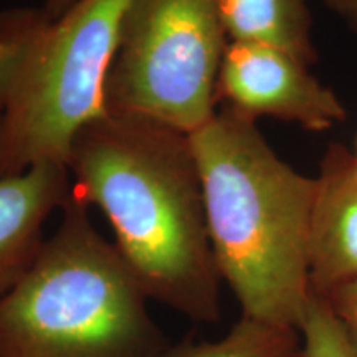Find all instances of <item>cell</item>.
<instances>
[{
	"instance_id": "cell-8",
	"label": "cell",
	"mask_w": 357,
	"mask_h": 357,
	"mask_svg": "<svg viewBox=\"0 0 357 357\" xmlns=\"http://www.w3.org/2000/svg\"><path fill=\"white\" fill-rule=\"evenodd\" d=\"M71 195L63 164H35L0 178V298L26 275L42 250L43 223Z\"/></svg>"
},
{
	"instance_id": "cell-12",
	"label": "cell",
	"mask_w": 357,
	"mask_h": 357,
	"mask_svg": "<svg viewBox=\"0 0 357 357\" xmlns=\"http://www.w3.org/2000/svg\"><path fill=\"white\" fill-rule=\"evenodd\" d=\"M336 316L352 357H357V276L323 296Z\"/></svg>"
},
{
	"instance_id": "cell-16",
	"label": "cell",
	"mask_w": 357,
	"mask_h": 357,
	"mask_svg": "<svg viewBox=\"0 0 357 357\" xmlns=\"http://www.w3.org/2000/svg\"><path fill=\"white\" fill-rule=\"evenodd\" d=\"M354 158H356V160H357V142H356V153H354Z\"/></svg>"
},
{
	"instance_id": "cell-7",
	"label": "cell",
	"mask_w": 357,
	"mask_h": 357,
	"mask_svg": "<svg viewBox=\"0 0 357 357\" xmlns=\"http://www.w3.org/2000/svg\"><path fill=\"white\" fill-rule=\"evenodd\" d=\"M307 273L311 293L328 296L357 276V160L346 147L328 149L314 178Z\"/></svg>"
},
{
	"instance_id": "cell-5",
	"label": "cell",
	"mask_w": 357,
	"mask_h": 357,
	"mask_svg": "<svg viewBox=\"0 0 357 357\" xmlns=\"http://www.w3.org/2000/svg\"><path fill=\"white\" fill-rule=\"evenodd\" d=\"M229 38L218 0H131L105 83V113L190 134L215 116Z\"/></svg>"
},
{
	"instance_id": "cell-6",
	"label": "cell",
	"mask_w": 357,
	"mask_h": 357,
	"mask_svg": "<svg viewBox=\"0 0 357 357\" xmlns=\"http://www.w3.org/2000/svg\"><path fill=\"white\" fill-rule=\"evenodd\" d=\"M305 61L278 48L229 42L217 82V102L250 121L276 118L307 131H328L346 119L331 88Z\"/></svg>"
},
{
	"instance_id": "cell-17",
	"label": "cell",
	"mask_w": 357,
	"mask_h": 357,
	"mask_svg": "<svg viewBox=\"0 0 357 357\" xmlns=\"http://www.w3.org/2000/svg\"><path fill=\"white\" fill-rule=\"evenodd\" d=\"M0 121H2V106H0Z\"/></svg>"
},
{
	"instance_id": "cell-10",
	"label": "cell",
	"mask_w": 357,
	"mask_h": 357,
	"mask_svg": "<svg viewBox=\"0 0 357 357\" xmlns=\"http://www.w3.org/2000/svg\"><path fill=\"white\" fill-rule=\"evenodd\" d=\"M298 329L242 316L230 333L215 342L169 346L159 357H300Z\"/></svg>"
},
{
	"instance_id": "cell-11",
	"label": "cell",
	"mask_w": 357,
	"mask_h": 357,
	"mask_svg": "<svg viewBox=\"0 0 357 357\" xmlns=\"http://www.w3.org/2000/svg\"><path fill=\"white\" fill-rule=\"evenodd\" d=\"M298 331L303 334L300 357H352L331 306L319 294L310 293Z\"/></svg>"
},
{
	"instance_id": "cell-1",
	"label": "cell",
	"mask_w": 357,
	"mask_h": 357,
	"mask_svg": "<svg viewBox=\"0 0 357 357\" xmlns=\"http://www.w3.org/2000/svg\"><path fill=\"white\" fill-rule=\"evenodd\" d=\"M66 167L71 195L105 213L147 298L192 321H218L222 278L189 134L105 113L73 137Z\"/></svg>"
},
{
	"instance_id": "cell-3",
	"label": "cell",
	"mask_w": 357,
	"mask_h": 357,
	"mask_svg": "<svg viewBox=\"0 0 357 357\" xmlns=\"http://www.w3.org/2000/svg\"><path fill=\"white\" fill-rule=\"evenodd\" d=\"M26 275L0 298V357H159L171 346L114 243L70 195Z\"/></svg>"
},
{
	"instance_id": "cell-15",
	"label": "cell",
	"mask_w": 357,
	"mask_h": 357,
	"mask_svg": "<svg viewBox=\"0 0 357 357\" xmlns=\"http://www.w3.org/2000/svg\"><path fill=\"white\" fill-rule=\"evenodd\" d=\"M10 45L3 37H0V79H2L3 73H6V68L8 65V60H10Z\"/></svg>"
},
{
	"instance_id": "cell-13",
	"label": "cell",
	"mask_w": 357,
	"mask_h": 357,
	"mask_svg": "<svg viewBox=\"0 0 357 357\" xmlns=\"http://www.w3.org/2000/svg\"><path fill=\"white\" fill-rule=\"evenodd\" d=\"M333 10H336L339 15L344 17L354 32L357 33V0H326Z\"/></svg>"
},
{
	"instance_id": "cell-9",
	"label": "cell",
	"mask_w": 357,
	"mask_h": 357,
	"mask_svg": "<svg viewBox=\"0 0 357 357\" xmlns=\"http://www.w3.org/2000/svg\"><path fill=\"white\" fill-rule=\"evenodd\" d=\"M218 12L229 42L266 45L314 63L306 0H218Z\"/></svg>"
},
{
	"instance_id": "cell-2",
	"label": "cell",
	"mask_w": 357,
	"mask_h": 357,
	"mask_svg": "<svg viewBox=\"0 0 357 357\" xmlns=\"http://www.w3.org/2000/svg\"><path fill=\"white\" fill-rule=\"evenodd\" d=\"M190 142L220 278L243 316L298 329L311 293L316 181L283 162L255 121L227 108L192 132Z\"/></svg>"
},
{
	"instance_id": "cell-14",
	"label": "cell",
	"mask_w": 357,
	"mask_h": 357,
	"mask_svg": "<svg viewBox=\"0 0 357 357\" xmlns=\"http://www.w3.org/2000/svg\"><path fill=\"white\" fill-rule=\"evenodd\" d=\"M75 2H77V0H45L42 10L48 19L55 20L58 17L63 15Z\"/></svg>"
},
{
	"instance_id": "cell-4",
	"label": "cell",
	"mask_w": 357,
	"mask_h": 357,
	"mask_svg": "<svg viewBox=\"0 0 357 357\" xmlns=\"http://www.w3.org/2000/svg\"><path fill=\"white\" fill-rule=\"evenodd\" d=\"M131 0H77L52 20L42 8L0 12L10 60L0 79V178L35 164L66 166L73 137L105 114V83Z\"/></svg>"
}]
</instances>
